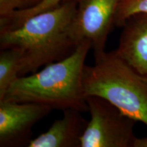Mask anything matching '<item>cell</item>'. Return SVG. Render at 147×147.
<instances>
[{
  "instance_id": "1",
  "label": "cell",
  "mask_w": 147,
  "mask_h": 147,
  "mask_svg": "<svg viewBox=\"0 0 147 147\" xmlns=\"http://www.w3.org/2000/svg\"><path fill=\"white\" fill-rule=\"evenodd\" d=\"M74 0H63L50 10L31 16L15 28L0 30L1 49H17L21 53L19 76L69 57L79 44L71 34L76 12Z\"/></svg>"
},
{
  "instance_id": "2",
  "label": "cell",
  "mask_w": 147,
  "mask_h": 147,
  "mask_svg": "<svg viewBox=\"0 0 147 147\" xmlns=\"http://www.w3.org/2000/svg\"><path fill=\"white\" fill-rule=\"evenodd\" d=\"M92 43L84 40L69 57L45 66L40 71L18 77L3 100L43 104L53 109L88 112L83 84L87 54Z\"/></svg>"
},
{
  "instance_id": "3",
  "label": "cell",
  "mask_w": 147,
  "mask_h": 147,
  "mask_svg": "<svg viewBox=\"0 0 147 147\" xmlns=\"http://www.w3.org/2000/svg\"><path fill=\"white\" fill-rule=\"evenodd\" d=\"M83 84L87 96L102 97L147 126V76L136 70L115 51L104 53L93 65H85Z\"/></svg>"
},
{
  "instance_id": "4",
  "label": "cell",
  "mask_w": 147,
  "mask_h": 147,
  "mask_svg": "<svg viewBox=\"0 0 147 147\" xmlns=\"http://www.w3.org/2000/svg\"><path fill=\"white\" fill-rule=\"evenodd\" d=\"M87 102L91 120L81 138L80 147H134L136 121L101 97L89 95Z\"/></svg>"
},
{
  "instance_id": "5",
  "label": "cell",
  "mask_w": 147,
  "mask_h": 147,
  "mask_svg": "<svg viewBox=\"0 0 147 147\" xmlns=\"http://www.w3.org/2000/svg\"><path fill=\"white\" fill-rule=\"evenodd\" d=\"M76 12L71 34L78 44L84 40L92 43L95 60L104 54L116 12L121 0H74Z\"/></svg>"
},
{
  "instance_id": "6",
  "label": "cell",
  "mask_w": 147,
  "mask_h": 147,
  "mask_svg": "<svg viewBox=\"0 0 147 147\" xmlns=\"http://www.w3.org/2000/svg\"><path fill=\"white\" fill-rule=\"evenodd\" d=\"M52 110L36 103L0 100V146H29L33 127Z\"/></svg>"
},
{
  "instance_id": "7",
  "label": "cell",
  "mask_w": 147,
  "mask_h": 147,
  "mask_svg": "<svg viewBox=\"0 0 147 147\" xmlns=\"http://www.w3.org/2000/svg\"><path fill=\"white\" fill-rule=\"evenodd\" d=\"M122 27L116 53L139 73L147 76V13L131 16Z\"/></svg>"
},
{
  "instance_id": "8",
  "label": "cell",
  "mask_w": 147,
  "mask_h": 147,
  "mask_svg": "<svg viewBox=\"0 0 147 147\" xmlns=\"http://www.w3.org/2000/svg\"><path fill=\"white\" fill-rule=\"evenodd\" d=\"M81 113L71 108L64 110L62 118L55 121L47 131L32 140L29 147H80L88 123Z\"/></svg>"
},
{
  "instance_id": "9",
  "label": "cell",
  "mask_w": 147,
  "mask_h": 147,
  "mask_svg": "<svg viewBox=\"0 0 147 147\" xmlns=\"http://www.w3.org/2000/svg\"><path fill=\"white\" fill-rule=\"evenodd\" d=\"M21 69V53L14 48L1 49L0 52V100L14 82L17 80Z\"/></svg>"
},
{
  "instance_id": "10",
  "label": "cell",
  "mask_w": 147,
  "mask_h": 147,
  "mask_svg": "<svg viewBox=\"0 0 147 147\" xmlns=\"http://www.w3.org/2000/svg\"><path fill=\"white\" fill-rule=\"evenodd\" d=\"M63 0H43L34 8L14 11L8 15L0 17V30L15 28L31 16L57 6Z\"/></svg>"
},
{
  "instance_id": "11",
  "label": "cell",
  "mask_w": 147,
  "mask_h": 147,
  "mask_svg": "<svg viewBox=\"0 0 147 147\" xmlns=\"http://www.w3.org/2000/svg\"><path fill=\"white\" fill-rule=\"evenodd\" d=\"M139 13H147V0H121L116 12L115 26L122 27L128 18Z\"/></svg>"
},
{
  "instance_id": "12",
  "label": "cell",
  "mask_w": 147,
  "mask_h": 147,
  "mask_svg": "<svg viewBox=\"0 0 147 147\" xmlns=\"http://www.w3.org/2000/svg\"><path fill=\"white\" fill-rule=\"evenodd\" d=\"M43 0H0V17L18 10H25L36 6Z\"/></svg>"
},
{
  "instance_id": "13",
  "label": "cell",
  "mask_w": 147,
  "mask_h": 147,
  "mask_svg": "<svg viewBox=\"0 0 147 147\" xmlns=\"http://www.w3.org/2000/svg\"><path fill=\"white\" fill-rule=\"evenodd\" d=\"M134 147H147V137L142 138H136L134 142Z\"/></svg>"
}]
</instances>
